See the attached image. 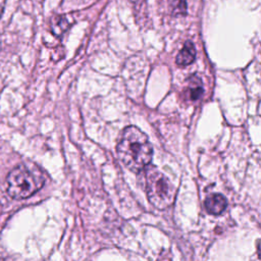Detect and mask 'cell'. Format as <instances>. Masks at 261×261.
<instances>
[{"instance_id":"5b68a950","label":"cell","mask_w":261,"mask_h":261,"mask_svg":"<svg viewBox=\"0 0 261 261\" xmlns=\"http://www.w3.org/2000/svg\"><path fill=\"white\" fill-rule=\"evenodd\" d=\"M196 57V49L191 41H187L176 56V63L178 65H189Z\"/></svg>"},{"instance_id":"6da1fadb","label":"cell","mask_w":261,"mask_h":261,"mask_svg":"<svg viewBox=\"0 0 261 261\" xmlns=\"http://www.w3.org/2000/svg\"><path fill=\"white\" fill-rule=\"evenodd\" d=\"M152 154L147 136L138 127L129 125L122 130L117 144V155L126 168L140 172L150 164Z\"/></svg>"},{"instance_id":"277c9868","label":"cell","mask_w":261,"mask_h":261,"mask_svg":"<svg viewBox=\"0 0 261 261\" xmlns=\"http://www.w3.org/2000/svg\"><path fill=\"white\" fill-rule=\"evenodd\" d=\"M227 202L226 199L220 194L210 195L205 200V208L206 210L213 215H218L224 211L226 208Z\"/></svg>"},{"instance_id":"3957f363","label":"cell","mask_w":261,"mask_h":261,"mask_svg":"<svg viewBox=\"0 0 261 261\" xmlns=\"http://www.w3.org/2000/svg\"><path fill=\"white\" fill-rule=\"evenodd\" d=\"M146 191L149 202L160 210L170 206L175 197V188L169 178L149 165L146 167Z\"/></svg>"},{"instance_id":"9c48e42d","label":"cell","mask_w":261,"mask_h":261,"mask_svg":"<svg viewBox=\"0 0 261 261\" xmlns=\"http://www.w3.org/2000/svg\"><path fill=\"white\" fill-rule=\"evenodd\" d=\"M4 6H5V0H0V18H1V15L3 13Z\"/></svg>"},{"instance_id":"8fae6325","label":"cell","mask_w":261,"mask_h":261,"mask_svg":"<svg viewBox=\"0 0 261 261\" xmlns=\"http://www.w3.org/2000/svg\"><path fill=\"white\" fill-rule=\"evenodd\" d=\"M132 1H134V2H135V3H136V4H137V3H138V2H142V1H143V0H132Z\"/></svg>"},{"instance_id":"ba28073f","label":"cell","mask_w":261,"mask_h":261,"mask_svg":"<svg viewBox=\"0 0 261 261\" xmlns=\"http://www.w3.org/2000/svg\"><path fill=\"white\" fill-rule=\"evenodd\" d=\"M173 15H185L187 13L186 0H168Z\"/></svg>"},{"instance_id":"8992f818","label":"cell","mask_w":261,"mask_h":261,"mask_svg":"<svg viewBox=\"0 0 261 261\" xmlns=\"http://www.w3.org/2000/svg\"><path fill=\"white\" fill-rule=\"evenodd\" d=\"M203 94V86L199 76L196 74L190 79L188 86V95L191 100H198Z\"/></svg>"},{"instance_id":"30bf717a","label":"cell","mask_w":261,"mask_h":261,"mask_svg":"<svg viewBox=\"0 0 261 261\" xmlns=\"http://www.w3.org/2000/svg\"><path fill=\"white\" fill-rule=\"evenodd\" d=\"M260 252H261V243H259V246H258V253H260Z\"/></svg>"},{"instance_id":"7a4b0ae2","label":"cell","mask_w":261,"mask_h":261,"mask_svg":"<svg viewBox=\"0 0 261 261\" xmlns=\"http://www.w3.org/2000/svg\"><path fill=\"white\" fill-rule=\"evenodd\" d=\"M7 193L15 199L29 198L45 184V175L34 163L23 162L16 165L7 175Z\"/></svg>"},{"instance_id":"52a82bcc","label":"cell","mask_w":261,"mask_h":261,"mask_svg":"<svg viewBox=\"0 0 261 261\" xmlns=\"http://www.w3.org/2000/svg\"><path fill=\"white\" fill-rule=\"evenodd\" d=\"M67 19L64 16H56L51 21V32L55 36H61L68 28Z\"/></svg>"}]
</instances>
